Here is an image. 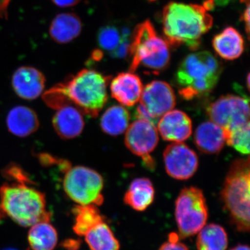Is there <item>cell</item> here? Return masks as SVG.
I'll list each match as a JSON object with an SVG mask.
<instances>
[{"label": "cell", "mask_w": 250, "mask_h": 250, "mask_svg": "<svg viewBox=\"0 0 250 250\" xmlns=\"http://www.w3.org/2000/svg\"><path fill=\"white\" fill-rule=\"evenodd\" d=\"M166 172L172 178L187 180L195 174L198 168L196 153L182 143H172L164 153Z\"/></svg>", "instance_id": "12"}, {"label": "cell", "mask_w": 250, "mask_h": 250, "mask_svg": "<svg viewBox=\"0 0 250 250\" xmlns=\"http://www.w3.org/2000/svg\"><path fill=\"white\" fill-rule=\"evenodd\" d=\"M28 241L33 250H53L58 242V234L49 222H41L31 226Z\"/></svg>", "instance_id": "23"}, {"label": "cell", "mask_w": 250, "mask_h": 250, "mask_svg": "<svg viewBox=\"0 0 250 250\" xmlns=\"http://www.w3.org/2000/svg\"><path fill=\"white\" fill-rule=\"evenodd\" d=\"M230 250H250L249 246L247 245H238Z\"/></svg>", "instance_id": "33"}, {"label": "cell", "mask_w": 250, "mask_h": 250, "mask_svg": "<svg viewBox=\"0 0 250 250\" xmlns=\"http://www.w3.org/2000/svg\"><path fill=\"white\" fill-rule=\"evenodd\" d=\"M213 23V18L202 5L171 1L163 10V32L171 47L185 45L197 50Z\"/></svg>", "instance_id": "2"}, {"label": "cell", "mask_w": 250, "mask_h": 250, "mask_svg": "<svg viewBox=\"0 0 250 250\" xmlns=\"http://www.w3.org/2000/svg\"><path fill=\"white\" fill-rule=\"evenodd\" d=\"M241 2L246 4V9L241 15V21H243L248 39H250V0H241Z\"/></svg>", "instance_id": "30"}, {"label": "cell", "mask_w": 250, "mask_h": 250, "mask_svg": "<svg viewBox=\"0 0 250 250\" xmlns=\"http://www.w3.org/2000/svg\"><path fill=\"white\" fill-rule=\"evenodd\" d=\"M197 233V250H226L228 248V234L220 225L214 223L205 225Z\"/></svg>", "instance_id": "24"}, {"label": "cell", "mask_w": 250, "mask_h": 250, "mask_svg": "<svg viewBox=\"0 0 250 250\" xmlns=\"http://www.w3.org/2000/svg\"><path fill=\"white\" fill-rule=\"evenodd\" d=\"M65 166L63 167V188L67 196L77 205H103V177L96 171L85 166L67 168Z\"/></svg>", "instance_id": "8"}, {"label": "cell", "mask_w": 250, "mask_h": 250, "mask_svg": "<svg viewBox=\"0 0 250 250\" xmlns=\"http://www.w3.org/2000/svg\"><path fill=\"white\" fill-rule=\"evenodd\" d=\"M215 52L225 60L239 58L244 52V39L232 27H228L215 35L212 41Z\"/></svg>", "instance_id": "20"}, {"label": "cell", "mask_w": 250, "mask_h": 250, "mask_svg": "<svg viewBox=\"0 0 250 250\" xmlns=\"http://www.w3.org/2000/svg\"><path fill=\"white\" fill-rule=\"evenodd\" d=\"M0 210L21 225L28 228L41 222H49L45 194L27 183L5 184L0 188Z\"/></svg>", "instance_id": "3"}, {"label": "cell", "mask_w": 250, "mask_h": 250, "mask_svg": "<svg viewBox=\"0 0 250 250\" xmlns=\"http://www.w3.org/2000/svg\"><path fill=\"white\" fill-rule=\"evenodd\" d=\"M227 141V132L221 126L212 121L205 122L197 126L194 142L201 152L206 154H218Z\"/></svg>", "instance_id": "17"}, {"label": "cell", "mask_w": 250, "mask_h": 250, "mask_svg": "<svg viewBox=\"0 0 250 250\" xmlns=\"http://www.w3.org/2000/svg\"><path fill=\"white\" fill-rule=\"evenodd\" d=\"M129 121V111L123 106L115 105L103 113L100 120V126L105 134L117 136L126 131Z\"/></svg>", "instance_id": "22"}, {"label": "cell", "mask_w": 250, "mask_h": 250, "mask_svg": "<svg viewBox=\"0 0 250 250\" xmlns=\"http://www.w3.org/2000/svg\"><path fill=\"white\" fill-rule=\"evenodd\" d=\"M207 113L210 121L228 134L250 123L249 100L238 95H224L210 104Z\"/></svg>", "instance_id": "10"}, {"label": "cell", "mask_w": 250, "mask_h": 250, "mask_svg": "<svg viewBox=\"0 0 250 250\" xmlns=\"http://www.w3.org/2000/svg\"><path fill=\"white\" fill-rule=\"evenodd\" d=\"M111 96L125 106H133L141 99L143 86L141 78L133 72H122L112 80Z\"/></svg>", "instance_id": "16"}, {"label": "cell", "mask_w": 250, "mask_h": 250, "mask_svg": "<svg viewBox=\"0 0 250 250\" xmlns=\"http://www.w3.org/2000/svg\"><path fill=\"white\" fill-rule=\"evenodd\" d=\"M129 31L127 29H123L122 32L114 26H106L101 28L99 31L98 41L99 45L104 50L114 52L118 46L129 38Z\"/></svg>", "instance_id": "27"}, {"label": "cell", "mask_w": 250, "mask_h": 250, "mask_svg": "<svg viewBox=\"0 0 250 250\" xmlns=\"http://www.w3.org/2000/svg\"><path fill=\"white\" fill-rule=\"evenodd\" d=\"M154 186L147 178H137L132 181L124 196V202L136 211H144L154 200Z\"/></svg>", "instance_id": "21"}, {"label": "cell", "mask_w": 250, "mask_h": 250, "mask_svg": "<svg viewBox=\"0 0 250 250\" xmlns=\"http://www.w3.org/2000/svg\"><path fill=\"white\" fill-rule=\"evenodd\" d=\"M247 85H248V88H250V74H248L247 77Z\"/></svg>", "instance_id": "34"}, {"label": "cell", "mask_w": 250, "mask_h": 250, "mask_svg": "<svg viewBox=\"0 0 250 250\" xmlns=\"http://www.w3.org/2000/svg\"><path fill=\"white\" fill-rule=\"evenodd\" d=\"M131 59L129 70L136 71L143 66L158 72L165 70L170 61V46L158 35L149 21L138 24L130 39L129 54Z\"/></svg>", "instance_id": "6"}, {"label": "cell", "mask_w": 250, "mask_h": 250, "mask_svg": "<svg viewBox=\"0 0 250 250\" xmlns=\"http://www.w3.org/2000/svg\"><path fill=\"white\" fill-rule=\"evenodd\" d=\"M250 159L235 161L224 182L221 196L231 223L240 232L250 231Z\"/></svg>", "instance_id": "5"}, {"label": "cell", "mask_w": 250, "mask_h": 250, "mask_svg": "<svg viewBox=\"0 0 250 250\" xmlns=\"http://www.w3.org/2000/svg\"><path fill=\"white\" fill-rule=\"evenodd\" d=\"M52 118L56 133L62 139H72L82 134L84 128L83 113L72 104H65L57 108Z\"/></svg>", "instance_id": "15"}, {"label": "cell", "mask_w": 250, "mask_h": 250, "mask_svg": "<svg viewBox=\"0 0 250 250\" xmlns=\"http://www.w3.org/2000/svg\"><path fill=\"white\" fill-rule=\"evenodd\" d=\"M45 77L43 74L30 66H22L14 72L11 85L20 98L33 100L39 98L45 89Z\"/></svg>", "instance_id": "13"}, {"label": "cell", "mask_w": 250, "mask_h": 250, "mask_svg": "<svg viewBox=\"0 0 250 250\" xmlns=\"http://www.w3.org/2000/svg\"><path fill=\"white\" fill-rule=\"evenodd\" d=\"M250 123L227 134L228 146L243 154H250Z\"/></svg>", "instance_id": "28"}, {"label": "cell", "mask_w": 250, "mask_h": 250, "mask_svg": "<svg viewBox=\"0 0 250 250\" xmlns=\"http://www.w3.org/2000/svg\"><path fill=\"white\" fill-rule=\"evenodd\" d=\"M72 211L75 220L73 231L80 236H84L92 228L104 221L103 215L96 205H77Z\"/></svg>", "instance_id": "26"}, {"label": "cell", "mask_w": 250, "mask_h": 250, "mask_svg": "<svg viewBox=\"0 0 250 250\" xmlns=\"http://www.w3.org/2000/svg\"><path fill=\"white\" fill-rule=\"evenodd\" d=\"M223 67L207 51L188 54L181 62L175 75L179 93L185 100L210 93L218 83Z\"/></svg>", "instance_id": "4"}, {"label": "cell", "mask_w": 250, "mask_h": 250, "mask_svg": "<svg viewBox=\"0 0 250 250\" xmlns=\"http://www.w3.org/2000/svg\"><path fill=\"white\" fill-rule=\"evenodd\" d=\"M56 6L62 8H68L75 6L82 0H51Z\"/></svg>", "instance_id": "31"}, {"label": "cell", "mask_w": 250, "mask_h": 250, "mask_svg": "<svg viewBox=\"0 0 250 250\" xmlns=\"http://www.w3.org/2000/svg\"><path fill=\"white\" fill-rule=\"evenodd\" d=\"M80 246L81 242L79 240L67 239L62 243V246L67 250H77Z\"/></svg>", "instance_id": "32"}, {"label": "cell", "mask_w": 250, "mask_h": 250, "mask_svg": "<svg viewBox=\"0 0 250 250\" xmlns=\"http://www.w3.org/2000/svg\"><path fill=\"white\" fill-rule=\"evenodd\" d=\"M4 250H14V249H6Z\"/></svg>", "instance_id": "35"}, {"label": "cell", "mask_w": 250, "mask_h": 250, "mask_svg": "<svg viewBox=\"0 0 250 250\" xmlns=\"http://www.w3.org/2000/svg\"><path fill=\"white\" fill-rule=\"evenodd\" d=\"M159 250H189L185 244L180 241L179 235L172 232L168 235L167 241L161 245Z\"/></svg>", "instance_id": "29"}, {"label": "cell", "mask_w": 250, "mask_h": 250, "mask_svg": "<svg viewBox=\"0 0 250 250\" xmlns=\"http://www.w3.org/2000/svg\"><path fill=\"white\" fill-rule=\"evenodd\" d=\"M82 30V23L76 14L62 13L54 18L49 26V35L59 44H67L76 39Z\"/></svg>", "instance_id": "19"}, {"label": "cell", "mask_w": 250, "mask_h": 250, "mask_svg": "<svg viewBox=\"0 0 250 250\" xmlns=\"http://www.w3.org/2000/svg\"><path fill=\"white\" fill-rule=\"evenodd\" d=\"M192 121L184 112L171 110L158 122V130L163 139L172 143L187 141L192 134Z\"/></svg>", "instance_id": "14"}, {"label": "cell", "mask_w": 250, "mask_h": 250, "mask_svg": "<svg viewBox=\"0 0 250 250\" xmlns=\"http://www.w3.org/2000/svg\"><path fill=\"white\" fill-rule=\"evenodd\" d=\"M109 80V77L96 70L83 69L65 83L44 93V101L55 109L72 104L82 113L95 118L107 103Z\"/></svg>", "instance_id": "1"}, {"label": "cell", "mask_w": 250, "mask_h": 250, "mask_svg": "<svg viewBox=\"0 0 250 250\" xmlns=\"http://www.w3.org/2000/svg\"><path fill=\"white\" fill-rule=\"evenodd\" d=\"M125 142L133 154L143 158L146 166L153 167L154 161L149 154L159 143V135L154 123L146 120H136L128 126Z\"/></svg>", "instance_id": "11"}, {"label": "cell", "mask_w": 250, "mask_h": 250, "mask_svg": "<svg viewBox=\"0 0 250 250\" xmlns=\"http://www.w3.org/2000/svg\"><path fill=\"white\" fill-rule=\"evenodd\" d=\"M208 207L203 192L196 187H187L179 192L175 202V219L179 236L197 234L207 224Z\"/></svg>", "instance_id": "7"}, {"label": "cell", "mask_w": 250, "mask_h": 250, "mask_svg": "<svg viewBox=\"0 0 250 250\" xmlns=\"http://www.w3.org/2000/svg\"><path fill=\"white\" fill-rule=\"evenodd\" d=\"M90 250H120L121 245L104 221L98 224L84 236Z\"/></svg>", "instance_id": "25"}, {"label": "cell", "mask_w": 250, "mask_h": 250, "mask_svg": "<svg viewBox=\"0 0 250 250\" xmlns=\"http://www.w3.org/2000/svg\"><path fill=\"white\" fill-rule=\"evenodd\" d=\"M175 104L172 87L163 81H153L143 88L140 104L136 110V118L156 125L159 118L173 109Z\"/></svg>", "instance_id": "9"}, {"label": "cell", "mask_w": 250, "mask_h": 250, "mask_svg": "<svg viewBox=\"0 0 250 250\" xmlns=\"http://www.w3.org/2000/svg\"><path fill=\"white\" fill-rule=\"evenodd\" d=\"M6 126L11 134L24 138L37 131L39 120L34 110L25 106H17L8 113Z\"/></svg>", "instance_id": "18"}]
</instances>
